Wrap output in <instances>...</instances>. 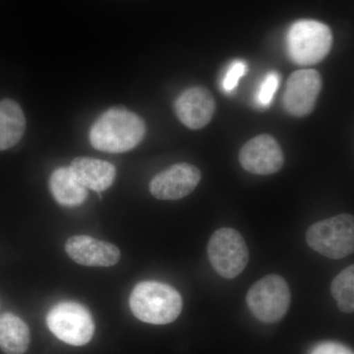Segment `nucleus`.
<instances>
[{
    "instance_id": "nucleus-2",
    "label": "nucleus",
    "mask_w": 354,
    "mask_h": 354,
    "mask_svg": "<svg viewBox=\"0 0 354 354\" xmlns=\"http://www.w3.org/2000/svg\"><path fill=\"white\" fill-rule=\"evenodd\" d=\"M129 304L132 313L142 322L167 325L180 315L183 300L172 286L146 281L133 288Z\"/></svg>"
},
{
    "instance_id": "nucleus-19",
    "label": "nucleus",
    "mask_w": 354,
    "mask_h": 354,
    "mask_svg": "<svg viewBox=\"0 0 354 354\" xmlns=\"http://www.w3.org/2000/svg\"><path fill=\"white\" fill-rule=\"evenodd\" d=\"M248 65L243 60H235L228 67L225 75L223 77V88L225 92H234L239 86V80L245 75Z\"/></svg>"
},
{
    "instance_id": "nucleus-18",
    "label": "nucleus",
    "mask_w": 354,
    "mask_h": 354,
    "mask_svg": "<svg viewBox=\"0 0 354 354\" xmlns=\"http://www.w3.org/2000/svg\"><path fill=\"white\" fill-rule=\"evenodd\" d=\"M281 76L278 72H269L265 76L255 95V102L260 108L266 109L270 106L274 99V94L278 91Z\"/></svg>"
},
{
    "instance_id": "nucleus-17",
    "label": "nucleus",
    "mask_w": 354,
    "mask_h": 354,
    "mask_svg": "<svg viewBox=\"0 0 354 354\" xmlns=\"http://www.w3.org/2000/svg\"><path fill=\"white\" fill-rule=\"evenodd\" d=\"M333 297L337 300V306L344 313L354 311V266L346 268L339 272L330 286Z\"/></svg>"
},
{
    "instance_id": "nucleus-12",
    "label": "nucleus",
    "mask_w": 354,
    "mask_h": 354,
    "mask_svg": "<svg viewBox=\"0 0 354 354\" xmlns=\"http://www.w3.org/2000/svg\"><path fill=\"white\" fill-rule=\"evenodd\" d=\"M174 111L185 127L201 129L209 124L215 113V99L207 88H190L177 97Z\"/></svg>"
},
{
    "instance_id": "nucleus-1",
    "label": "nucleus",
    "mask_w": 354,
    "mask_h": 354,
    "mask_svg": "<svg viewBox=\"0 0 354 354\" xmlns=\"http://www.w3.org/2000/svg\"><path fill=\"white\" fill-rule=\"evenodd\" d=\"M145 121L122 106L109 109L90 130L91 145L102 152H128L141 143L146 135Z\"/></svg>"
},
{
    "instance_id": "nucleus-16",
    "label": "nucleus",
    "mask_w": 354,
    "mask_h": 354,
    "mask_svg": "<svg viewBox=\"0 0 354 354\" xmlns=\"http://www.w3.org/2000/svg\"><path fill=\"white\" fill-rule=\"evenodd\" d=\"M30 341L29 328L22 319L12 313L0 315V349L4 353H25Z\"/></svg>"
},
{
    "instance_id": "nucleus-5",
    "label": "nucleus",
    "mask_w": 354,
    "mask_h": 354,
    "mask_svg": "<svg viewBox=\"0 0 354 354\" xmlns=\"http://www.w3.org/2000/svg\"><path fill=\"white\" fill-rule=\"evenodd\" d=\"M246 302L251 313L261 322L276 323L290 308V288L283 277L268 274L251 286Z\"/></svg>"
},
{
    "instance_id": "nucleus-20",
    "label": "nucleus",
    "mask_w": 354,
    "mask_h": 354,
    "mask_svg": "<svg viewBox=\"0 0 354 354\" xmlns=\"http://www.w3.org/2000/svg\"><path fill=\"white\" fill-rule=\"evenodd\" d=\"M310 354H353V353L339 342H326L316 346Z\"/></svg>"
},
{
    "instance_id": "nucleus-13",
    "label": "nucleus",
    "mask_w": 354,
    "mask_h": 354,
    "mask_svg": "<svg viewBox=\"0 0 354 354\" xmlns=\"http://www.w3.org/2000/svg\"><path fill=\"white\" fill-rule=\"evenodd\" d=\"M69 169L86 189L95 192H102L111 187L116 176L113 165L97 158H74Z\"/></svg>"
},
{
    "instance_id": "nucleus-7",
    "label": "nucleus",
    "mask_w": 354,
    "mask_h": 354,
    "mask_svg": "<svg viewBox=\"0 0 354 354\" xmlns=\"http://www.w3.org/2000/svg\"><path fill=\"white\" fill-rule=\"evenodd\" d=\"M209 263L225 279H234L245 270L249 250L242 235L234 228L223 227L212 234L208 244Z\"/></svg>"
},
{
    "instance_id": "nucleus-8",
    "label": "nucleus",
    "mask_w": 354,
    "mask_h": 354,
    "mask_svg": "<svg viewBox=\"0 0 354 354\" xmlns=\"http://www.w3.org/2000/svg\"><path fill=\"white\" fill-rule=\"evenodd\" d=\"M322 88V79L314 69L293 72L286 82L283 95L286 111L293 116L308 115L315 108L317 99Z\"/></svg>"
},
{
    "instance_id": "nucleus-14",
    "label": "nucleus",
    "mask_w": 354,
    "mask_h": 354,
    "mask_svg": "<svg viewBox=\"0 0 354 354\" xmlns=\"http://www.w3.org/2000/svg\"><path fill=\"white\" fill-rule=\"evenodd\" d=\"M25 129V114L19 104L10 99L0 101V151L15 146Z\"/></svg>"
},
{
    "instance_id": "nucleus-6",
    "label": "nucleus",
    "mask_w": 354,
    "mask_h": 354,
    "mask_svg": "<svg viewBox=\"0 0 354 354\" xmlns=\"http://www.w3.org/2000/svg\"><path fill=\"white\" fill-rule=\"evenodd\" d=\"M48 329L60 341L70 346H85L95 333V324L88 310L77 302H60L46 316Z\"/></svg>"
},
{
    "instance_id": "nucleus-15",
    "label": "nucleus",
    "mask_w": 354,
    "mask_h": 354,
    "mask_svg": "<svg viewBox=\"0 0 354 354\" xmlns=\"http://www.w3.org/2000/svg\"><path fill=\"white\" fill-rule=\"evenodd\" d=\"M51 194L64 207L80 206L87 198V189L79 183L69 167H59L51 174Z\"/></svg>"
},
{
    "instance_id": "nucleus-10",
    "label": "nucleus",
    "mask_w": 354,
    "mask_h": 354,
    "mask_svg": "<svg viewBox=\"0 0 354 354\" xmlns=\"http://www.w3.org/2000/svg\"><path fill=\"white\" fill-rule=\"evenodd\" d=\"M201 172L195 165L176 164L153 177L150 192L158 200H179L187 196L201 181Z\"/></svg>"
},
{
    "instance_id": "nucleus-11",
    "label": "nucleus",
    "mask_w": 354,
    "mask_h": 354,
    "mask_svg": "<svg viewBox=\"0 0 354 354\" xmlns=\"http://www.w3.org/2000/svg\"><path fill=\"white\" fill-rule=\"evenodd\" d=\"M65 250L74 262L87 267H111L118 264L121 257L118 247L88 235L70 237Z\"/></svg>"
},
{
    "instance_id": "nucleus-4",
    "label": "nucleus",
    "mask_w": 354,
    "mask_h": 354,
    "mask_svg": "<svg viewBox=\"0 0 354 354\" xmlns=\"http://www.w3.org/2000/svg\"><path fill=\"white\" fill-rule=\"evenodd\" d=\"M310 248L330 258L342 259L354 250V218L348 214L318 221L306 232Z\"/></svg>"
},
{
    "instance_id": "nucleus-3",
    "label": "nucleus",
    "mask_w": 354,
    "mask_h": 354,
    "mask_svg": "<svg viewBox=\"0 0 354 354\" xmlns=\"http://www.w3.org/2000/svg\"><path fill=\"white\" fill-rule=\"evenodd\" d=\"M332 31L327 25L315 20H299L293 23L286 37L288 57L302 66L319 64L330 53Z\"/></svg>"
},
{
    "instance_id": "nucleus-9",
    "label": "nucleus",
    "mask_w": 354,
    "mask_h": 354,
    "mask_svg": "<svg viewBox=\"0 0 354 354\" xmlns=\"http://www.w3.org/2000/svg\"><path fill=\"white\" fill-rule=\"evenodd\" d=\"M239 162L250 174L270 176L281 171L285 157L276 139L271 135L262 134L242 147Z\"/></svg>"
}]
</instances>
